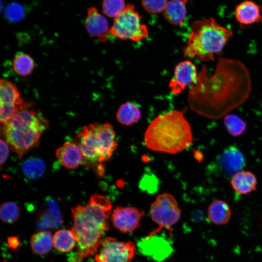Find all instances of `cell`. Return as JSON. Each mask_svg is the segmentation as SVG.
<instances>
[{
	"mask_svg": "<svg viewBox=\"0 0 262 262\" xmlns=\"http://www.w3.org/2000/svg\"><path fill=\"white\" fill-rule=\"evenodd\" d=\"M251 88L250 72L243 62L220 58L210 75L207 67L202 66L189 91L188 104L197 114L218 119L243 104Z\"/></svg>",
	"mask_w": 262,
	"mask_h": 262,
	"instance_id": "6da1fadb",
	"label": "cell"
},
{
	"mask_svg": "<svg viewBox=\"0 0 262 262\" xmlns=\"http://www.w3.org/2000/svg\"><path fill=\"white\" fill-rule=\"evenodd\" d=\"M112 208L107 197L95 194L86 205H78L71 209L73 220L71 230L77 246V252L72 256L79 262L92 256L99 248L103 232L109 229L108 220Z\"/></svg>",
	"mask_w": 262,
	"mask_h": 262,
	"instance_id": "7a4b0ae2",
	"label": "cell"
},
{
	"mask_svg": "<svg viewBox=\"0 0 262 262\" xmlns=\"http://www.w3.org/2000/svg\"><path fill=\"white\" fill-rule=\"evenodd\" d=\"M144 140L152 150L176 154L191 145L193 136L183 113L172 110L152 120L145 132Z\"/></svg>",
	"mask_w": 262,
	"mask_h": 262,
	"instance_id": "3957f363",
	"label": "cell"
},
{
	"mask_svg": "<svg viewBox=\"0 0 262 262\" xmlns=\"http://www.w3.org/2000/svg\"><path fill=\"white\" fill-rule=\"evenodd\" d=\"M233 34L229 28L222 26L213 17L197 20L190 26L183 54L189 58L211 62L221 54Z\"/></svg>",
	"mask_w": 262,
	"mask_h": 262,
	"instance_id": "277c9868",
	"label": "cell"
},
{
	"mask_svg": "<svg viewBox=\"0 0 262 262\" xmlns=\"http://www.w3.org/2000/svg\"><path fill=\"white\" fill-rule=\"evenodd\" d=\"M83 157L82 164L95 169L97 174L103 175L102 164L110 160L118 144L115 132L108 123L90 124L84 126L75 138Z\"/></svg>",
	"mask_w": 262,
	"mask_h": 262,
	"instance_id": "5b68a950",
	"label": "cell"
},
{
	"mask_svg": "<svg viewBox=\"0 0 262 262\" xmlns=\"http://www.w3.org/2000/svg\"><path fill=\"white\" fill-rule=\"evenodd\" d=\"M48 127L42 113L25 107L3 125V131L7 143L21 159L38 146L41 134Z\"/></svg>",
	"mask_w": 262,
	"mask_h": 262,
	"instance_id": "8992f818",
	"label": "cell"
},
{
	"mask_svg": "<svg viewBox=\"0 0 262 262\" xmlns=\"http://www.w3.org/2000/svg\"><path fill=\"white\" fill-rule=\"evenodd\" d=\"M110 33L121 40L139 41L148 35L147 26L141 22V17L132 4L127 5L124 10L114 19Z\"/></svg>",
	"mask_w": 262,
	"mask_h": 262,
	"instance_id": "52a82bcc",
	"label": "cell"
},
{
	"mask_svg": "<svg viewBox=\"0 0 262 262\" xmlns=\"http://www.w3.org/2000/svg\"><path fill=\"white\" fill-rule=\"evenodd\" d=\"M181 211L175 198L168 193L158 195L150 206V215L158 228L149 235L159 233L163 229L168 230L170 235L173 226L179 220Z\"/></svg>",
	"mask_w": 262,
	"mask_h": 262,
	"instance_id": "ba28073f",
	"label": "cell"
},
{
	"mask_svg": "<svg viewBox=\"0 0 262 262\" xmlns=\"http://www.w3.org/2000/svg\"><path fill=\"white\" fill-rule=\"evenodd\" d=\"M95 256L96 262H132L136 250L131 241H121L107 237L102 239Z\"/></svg>",
	"mask_w": 262,
	"mask_h": 262,
	"instance_id": "9c48e42d",
	"label": "cell"
},
{
	"mask_svg": "<svg viewBox=\"0 0 262 262\" xmlns=\"http://www.w3.org/2000/svg\"><path fill=\"white\" fill-rule=\"evenodd\" d=\"M0 120L3 125L27 107L15 84L5 79L0 82Z\"/></svg>",
	"mask_w": 262,
	"mask_h": 262,
	"instance_id": "30bf717a",
	"label": "cell"
},
{
	"mask_svg": "<svg viewBox=\"0 0 262 262\" xmlns=\"http://www.w3.org/2000/svg\"><path fill=\"white\" fill-rule=\"evenodd\" d=\"M145 212L132 206L116 207L111 219L115 228L123 233H131L140 226Z\"/></svg>",
	"mask_w": 262,
	"mask_h": 262,
	"instance_id": "8fae6325",
	"label": "cell"
},
{
	"mask_svg": "<svg viewBox=\"0 0 262 262\" xmlns=\"http://www.w3.org/2000/svg\"><path fill=\"white\" fill-rule=\"evenodd\" d=\"M198 74L195 65L189 60L179 63L175 67L174 76L171 79L169 87L174 94H178L185 88L196 81Z\"/></svg>",
	"mask_w": 262,
	"mask_h": 262,
	"instance_id": "7c38bea8",
	"label": "cell"
},
{
	"mask_svg": "<svg viewBox=\"0 0 262 262\" xmlns=\"http://www.w3.org/2000/svg\"><path fill=\"white\" fill-rule=\"evenodd\" d=\"M84 25L91 36L97 37L102 42L108 40L109 33H110L108 21L95 7L92 6L88 9Z\"/></svg>",
	"mask_w": 262,
	"mask_h": 262,
	"instance_id": "4fadbf2b",
	"label": "cell"
},
{
	"mask_svg": "<svg viewBox=\"0 0 262 262\" xmlns=\"http://www.w3.org/2000/svg\"><path fill=\"white\" fill-rule=\"evenodd\" d=\"M217 163L222 171L227 175L234 174L245 167V157L236 147L230 146L219 155Z\"/></svg>",
	"mask_w": 262,
	"mask_h": 262,
	"instance_id": "5bb4252c",
	"label": "cell"
},
{
	"mask_svg": "<svg viewBox=\"0 0 262 262\" xmlns=\"http://www.w3.org/2000/svg\"><path fill=\"white\" fill-rule=\"evenodd\" d=\"M141 251L156 260H163L171 252L172 248L166 240L157 236L149 235L139 243Z\"/></svg>",
	"mask_w": 262,
	"mask_h": 262,
	"instance_id": "9a60e30c",
	"label": "cell"
},
{
	"mask_svg": "<svg viewBox=\"0 0 262 262\" xmlns=\"http://www.w3.org/2000/svg\"><path fill=\"white\" fill-rule=\"evenodd\" d=\"M55 154L61 164L67 169H75L82 164V152L75 142L65 143L57 149Z\"/></svg>",
	"mask_w": 262,
	"mask_h": 262,
	"instance_id": "2e32d148",
	"label": "cell"
},
{
	"mask_svg": "<svg viewBox=\"0 0 262 262\" xmlns=\"http://www.w3.org/2000/svg\"><path fill=\"white\" fill-rule=\"evenodd\" d=\"M235 17L242 25H249L262 22L259 6L252 0H247L239 4L235 9Z\"/></svg>",
	"mask_w": 262,
	"mask_h": 262,
	"instance_id": "e0dca14e",
	"label": "cell"
},
{
	"mask_svg": "<svg viewBox=\"0 0 262 262\" xmlns=\"http://www.w3.org/2000/svg\"><path fill=\"white\" fill-rule=\"evenodd\" d=\"M62 223V216L56 202L51 198H48L45 207L41 212L38 219L39 229H55Z\"/></svg>",
	"mask_w": 262,
	"mask_h": 262,
	"instance_id": "ac0fdd59",
	"label": "cell"
},
{
	"mask_svg": "<svg viewBox=\"0 0 262 262\" xmlns=\"http://www.w3.org/2000/svg\"><path fill=\"white\" fill-rule=\"evenodd\" d=\"M230 184L236 193L246 195L256 190L257 180L253 173L242 170L233 175Z\"/></svg>",
	"mask_w": 262,
	"mask_h": 262,
	"instance_id": "d6986e66",
	"label": "cell"
},
{
	"mask_svg": "<svg viewBox=\"0 0 262 262\" xmlns=\"http://www.w3.org/2000/svg\"><path fill=\"white\" fill-rule=\"evenodd\" d=\"M207 215L209 220L213 224L223 225L230 220L231 211L228 202L223 200H216L209 205Z\"/></svg>",
	"mask_w": 262,
	"mask_h": 262,
	"instance_id": "ffe728a7",
	"label": "cell"
},
{
	"mask_svg": "<svg viewBox=\"0 0 262 262\" xmlns=\"http://www.w3.org/2000/svg\"><path fill=\"white\" fill-rule=\"evenodd\" d=\"M188 0H171L168 2L164 11L165 18L173 25H181L187 15Z\"/></svg>",
	"mask_w": 262,
	"mask_h": 262,
	"instance_id": "44dd1931",
	"label": "cell"
},
{
	"mask_svg": "<svg viewBox=\"0 0 262 262\" xmlns=\"http://www.w3.org/2000/svg\"><path fill=\"white\" fill-rule=\"evenodd\" d=\"M116 119L121 124L129 126L137 122L141 116L139 108L133 103L122 104L116 113Z\"/></svg>",
	"mask_w": 262,
	"mask_h": 262,
	"instance_id": "7402d4cb",
	"label": "cell"
},
{
	"mask_svg": "<svg viewBox=\"0 0 262 262\" xmlns=\"http://www.w3.org/2000/svg\"><path fill=\"white\" fill-rule=\"evenodd\" d=\"M30 243L31 248L34 253L45 254L52 247L53 237L49 231H39L31 236Z\"/></svg>",
	"mask_w": 262,
	"mask_h": 262,
	"instance_id": "603a6c76",
	"label": "cell"
},
{
	"mask_svg": "<svg viewBox=\"0 0 262 262\" xmlns=\"http://www.w3.org/2000/svg\"><path fill=\"white\" fill-rule=\"evenodd\" d=\"M53 243L54 247L58 251L68 252L76 245V240L72 230L61 229L54 234Z\"/></svg>",
	"mask_w": 262,
	"mask_h": 262,
	"instance_id": "cb8c5ba5",
	"label": "cell"
},
{
	"mask_svg": "<svg viewBox=\"0 0 262 262\" xmlns=\"http://www.w3.org/2000/svg\"><path fill=\"white\" fill-rule=\"evenodd\" d=\"M13 67L15 72L19 76L29 75L34 68V60L27 53L17 52L13 59Z\"/></svg>",
	"mask_w": 262,
	"mask_h": 262,
	"instance_id": "d4e9b609",
	"label": "cell"
},
{
	"mask_svg": "<svg viewBox=\"0 0 262 262\" xmlns=\"http://www.w3.org/2000/svg\"><path fill=\"white\" fill-rule=\"evenodd\" d=\"M22 169L24 174L28 178L37 179L45 173L46 165L44 162L38 158H30L22 164Z\"/></svg>",
	"mask_w": 262,
	"mask_h": 262,
	"instance_id": "484cf974",
	"label": "cell"
},
{
	"mask_svg": "<svg viewBox=\"0 0 262 262\" xmlns=\"http://www.w3.org/2000/svg\"><path fill=\"white\" fill-rule=\"evenodd\" d=\"M224 123L228 132L234 137L244 133L246 128L245 121L234 114H228L224 116Z\"/></svg>",
	"mask_w": 262,
	"mask_h": 262,
	"instance_id": "4316f807",
	"label": "cell"
},
{
	"mask_svg": "<svg viewBox=\"0 0 262 262\" xmlns=\"http://www.w3.org/2000/svg\"><path fill=\"white\" fill-rule=\"evenodd\" d=\"M19 215V208L15 203L6 202L1 205L0 217L3 223L13 224L16 221Z\"/></svg>",
	"mask_w": 262,
	"mask_h": 262,
	"instance_id": "83f0119b",
	"label": "cell"
},
{
	"mask_svg": "<svg viewBox=\"0 0 262 262\" xmlns=\"http://www.w3.org/2000/svg\"><path fill=\"white\" fill-rule=\"evenodd\" d=\"M124 0H103L102 8L107 16L115 18L126 8Z\"/></svg>",
	"mask_w": 262,
	"mask_h": 262,
	"instance_id": "f1b7e54d",
	"label": "cell"
},
{
	"mask_svg": "<svg viewBox=\"0 0 262 262\" xmlns=\"http://www.w3.org/2000/svg\"><path fill=\"white\" fill-rule=\"evenodd\" d=\"M25 15L23 6L17 2L9 4L5 10V16L7 20L13 22L21 21Z\"/></svg>",
	"mask_w": 262,
	"mask_h": 262,
	"instance_id": "f546056e",
	"label": "cell"
},
{
	"mask_svg": "<svg viewBox=\"0 0 262 262\" xmlns=\"http://www.w3.org/2000/svg\"><path fill=\"white\" fill-rule=\"evenodd\" d=\"M167 0H141L144 9L149 14H158L164 12Z\"/></svg>",
	"mask_w": 262,
	"mask_h": 262,
	"instance_id": "4dcf8cb0",
	"label": "cell"
},
{
	"mask_svg": "<svg viewBox=\"0 0 262 262\" xmlns=\"http://www.w3.org/2000/svg\"><path fill=\"white\" fill-rule=\"evenodd\" d=\"M0 165L1 166L6 161L9 153V150L7 143L0 139Z\"/></svg>",
	"mask_w": 262,
	"mask_h": 262,
	"instance_id": "1f68e13d",
	"label": "cell"
},
{
	"mask_svg": "<svg viewBox=\"0 0 262 262\" xmlns=\"http://www.w3.org/2000/svg\"><path fill=\"white\" fill-rule=\"evenodd\" d=\"M8 244L12 249L16 248L19 245V241L16 237H10L8 239Z\"/></svg>",
	"mask_w": 262,
	"mask_h": 262,
	"instance_id": "d6a6232c",
	"label": "cell"
}]
</instances>
